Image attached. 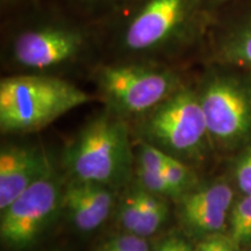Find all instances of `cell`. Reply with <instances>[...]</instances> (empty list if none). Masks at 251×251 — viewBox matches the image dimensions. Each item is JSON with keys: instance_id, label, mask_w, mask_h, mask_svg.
<instances>
[{"instance_id": "9c48e42d", "label": "cell", "mask_w": 251, "mask_h": 251, "mask_svg": "<svg viewBox=\"0 0 251 251\" xmlns=\"http://www.w3.org/2000/svg\"><path fill=\"white\" fill-rule=\"evenodd\" d=\"M233 203L234 192L228 184H208L179 198L178 216L191 233L216 234L225 229Z\"/></svg>"}, {"instance_id": "ffe728a7", "label": "cell", "mask_w": 251, "mask_h": 251, "mask_svg": "<svg viewBox=\"0 0 251 251\" xmlns=\"http://www.w3.org/2000/svg\"><path fill=\"white\" fill-rule=\"evenodd\" d=\"M79 7L87 12H102V13H124L140 0H72Z\"/></svg>"}, {"instance_id": "7a4b0ae2", "label": "cell", "mask_w": 251, "mask_h": 251, "mask_svg": "<svg viewBox=\"0 0 251 251\" xmlns=\"http://www.w3.org/2000/svg\"><path fill=\"white\" fill-rule=\"evenodd\" d=\"M91 100L85 91L54 75L4 77L0 80V129L4 134L42 129Z\"/></svg>"}, {"instance_id": "484cf974", "label": "cell", "mask_w": 251, "mask_h": 251, "mask_svg": "<svg viewBox=\"0 0 251 251\" xmlns=\"http://www.w3.org/2000/svg\"><path fill=\"white\" fill-rule=\"evenodd\" d=\"M177 251H197L191 247L190 243H187L186 241L177 238Z\"/></svg>"}, {"instance_id": "8fae6325", "label": "cell", "mask_w": 251, "mask_h": 251, "mask_svg": "<svg viewBox=\"0 0 251 251\" xmlns=\"http://www.w3.org/2000/svg\"><path fill=\"white\" fill-rule=\"evenodd\" d=\"M213 30V63L251 72V5L227 17L215 19Z\"/></svg>"}, {"instance_id": "30bf717a", "label": "cell", "mask_w": 251, "mask_h": 251, "mask_svg": "<svg viewBox=\"0 0 251 251\" xmlns=\"http://www.w3.org/2000/svg\"><path fill=\"white\" fill-rule=\"evenodd\" d=\"M50 172H52L51 162L39 147L2 148L0 151V211Z\"/></svg>"}, {"instance_id": "7c38bea8", "label": "cell", "mask_w": 251, "mask_h": 251, "mask_svg": "<svg viewBox=\"0 0 251 251\" xmlns=\"http://www.w3.org/2000/svg\"><path fill=\"white\" fill-rule=\"evenodd\" d=\"M62 207L75 227L80 231H92L108 218L113 192L105 185L72 179L63 191Z\"/></svg>"}, {"instance_id": "5b68a950", "label": "cell", "mask_w": 251, "mask_h": 251, "mask_svg": "<svg viewBox=\"0 0 251 251\" xmlns=\"http://www.w3.org/2000/svg\"><path fill=\"white\" fill-rule=\"evenodd\" d=\"M94 81L108 111L122 118L148 114L184 85L174 69L143 59L100 65Z\"/></svg>"}, {"instance_id": "4316f807", "label": "cell", "mask_w": 251, "mask_h": 251, "mask_svg": "<svg viewBox=\"0 0 251 251\" xmlns=\"http://www.w3.org/2000/svg\"><path fill=\"white\" fill-rule=\"evenodd\" d=\"M197 251H214V248H213L211 242V238H207L206 241L200 243V246L198 247Z\"/></svg>"}, {"instance_id": "5bb4252c", "label": "cell", "mask_w": 251, "mask_h": 251, "mask_svg": "<svg viewBox=\"0 0 251 251\" xmlns=\"http://www.w3.org/2000/svg\"><path fill=\"white\" fill-rule=\"evenodd\" d=\"M229 237L235 244L251 241V196H244L233 203L229 213Z\"/></svg>"}, {"instance_id": "44dd1931", "label": "cell", "mask_w": 251, "mask_h": 251, "mask_svg": "<svg viewBox=\"0 0 251 251\" xmlns=\"http://www.w3.org/2000/svg\"><path fill=\"white\" fill-rule=\"evenodd\" d=\"M235 179L244 196H251V147H249L235 165Z\"/></svg>"}, {"instance_id": "3957f363", "label": "cell", "mask_w": 251, "mask_h": 251, "mask_svg": "<svg viewBox=\"0 0 251 251\" xmlns=\"http://www.w3.org/2000/svg\"><path fill=\"white\" fill-rule=\"evenodd\" d=\"M64 164L72 179L108 187L121 185L131 168L127 125L108 109L84 126L64 152Z\"/></svg>"}, {"instance_id": "8992f818", "label": "cell", "mask_w": 251, "mask_h": 251, "mask_svg": "<svg viewBox=\"0 0 251 251\" xmlns=\"http://www.w3.org/2000/svg\"><path fill=\"white\" fill-rule=\"evenodd\" d=\"M83 25L61 18H39L12 33L7 55L25 74H47L78 61L90 47Z\"/></svg>"}, {"instance_id": "52a82bcc", "label": "cell", "mask_w": 251, "mask_h": 251, "mask_svg": "<svg viewBox=\"0 0 251 251\" xmlns=\"http://www.w3.org/2000/svg\"><path fill=\"white\" fill-rule=\"evenodd\" d=\"M143 134L149 143L177 158L199 156L208 136L197 87L184 85L146 114Z\"/></svg>"}, {"instance_id": "cb8c5ba5", "label": "cell", "mask_w": 251, "mask_h": 251, "mask_svg": "<svg viewBox=\"0 0 251 251\" xmlns=\"http://www.w3.org/2000/svg\"><path fill=\"white\" fill-rule=\"evenodd\" d=\"M176 244H177V238H168L163 241L155 251H176Z\"/></svg>"}, {"instance_id": "ba28073f", "label": "cell", "mask_w": 251, "mask_h": 251, "mask_svg": "<svg viewBox=\"0 0 251 251\" xmlns=\"http://www.w3.org/2000/svg\"><path fill=\"white\" fill-rule=\"evenodd\" d=\"M63 191L54 172L30 185L1 211L2 242L14 249H24L35 242L62 206Z\"/></svg>"}, {"instance_id": "9a60e30c", "label": "cell", "mask_w": 251, "mask_h": 251, "mask_svg": "<svg viewBox=\"0 0 251 251\" xmlns=\"http://www.w3.org/2000/svg\"><path fill=\"white\" fill-rule=\"evenodd\" d=\"M163 174L166 179L170 181L172 186L177 188L181 194H185L192 190L193 185L196 183V176H194L192 169L186 163L171 155L168 156L165 170Z\"/></svg>"}, {"instance_id": "277c9868", "label": "cell", "mask_w": 251, "mask_h": 251, "mask_svg": "<svg viewBox=\"0 0 251 251\" xmlns=\"http://www.w3.org/2000/svg\"><path fill=\"white\" fill-rule=\"evenodd\" d=\"M208 136L225 149L251 140V72L213 63L197 86Z\"/></svg>"}, {"instance_id": "6da1fadb", "label": "cell", "mask_w": 251, "mask_h": 251, "mask_svg": "<svg viewBox=\"0 0 251 251\" xmlns=\"http://www.w3.org/2000/svg\"><path fill=\"white\" fill-rule=\"evenodd\" d=\"M124 13L117 47L133 59L153 62L193 46L218 17L203 0H140Z\"/></svg>"}, {"instance_id": "d6986e66", "label": "cell", "mask_w": 251, "mask_h": 251, "mask_svg": "<svg viewBox=\"0 0 251 251\" xmlns=\"http://www.w3.org/2000/svg\"><path fill=\"white\" fill-rule=\"evenodd\" d=\"M98 251H149V246L146 237L129 233L106 241Z\"/></svg>"}, {"instance_id": "d4e9b609", "label": "cell", "mask_w": 251, "mask_h": 251, "mask_svg": "<svg viewBox=\"0 0 251 251\" xmlns=\"http://www.w3.org/2000/svg\"><path fill=\"white\" fill-rule=\"evenodd\" d=\"M35 0H0V4H1V8H8V7H14L18 5H24L28 4V2H33Z\"/></svg>"}, {"instance_id": "4fadbf2b", "label": "cell", "mask_w": 251, "mask_h": 251, "mask_svg": "<svg viewBox=\"0 0 251 251\" xmlns=\"http://www.w3.org/2000/svg\"><path fill=\"white\" fill-rule=\"evenodd\" d=\"M139 188L141 206H142V218H141V224L136 235L149 237L150 235L155 234L168 219L169 207L162 199V197L147 192L140 186Z\"/></svg>"}, {"instance_id": "7402d4cb", "label": "cell", "mask_w": 251, "mask_h": 251, "mask_svg": "<svg viewBox=\"0 0 251 251\" xmlns=\"http://www.w3.org/2000/svg\"><path fill=\"white\" fill-rule=\"evenodd\" d=\"M212 246L214 251H237V244H235L230 237L213 236L211 237Z\"/></svg>"}, {"instance_id": "2e32d148", "label": "cell", "mask_w": 251, "mask_h": 251, "mask_svg": "<svg viewBox=\"0 0 251 251\" xmlns=\"http://www.w3.org/2000/svg\"><path fill=\"white\" fill-rule=\"evenodd\" d=\"M137 178H139V186L147 192L155 194L158 197H171L179 198L183 196L177 188L172 186L170 181L165 178L163 172H155L144 170L139 168L137 170Z\"/></svg>"}, {"instance_id": "603a6c76", "label": "cell", "mask_w": 251, "mask_h": 251, "mask_svg": "<svg viewBox=\"0 0 251 251\" xmlns=\"http://www.w3.org/2000/svg\"><path fill=\"white\" fill-rule=\"evenodd\" d=\"M203 1H205L207 7L211 9L213 13L218 15L220 8L227 6L229 2H231L233 0H203Z\"/></svg>"}, {"instance_id": "e0dca14e", "label": "cell", "mask_w": 251, "mask_h": 251, "mask_svg": "<svg viewBox=\"0 0 251 251\" xmlns=\"http://www.w3.org/2000/svg\"><path fill=\"white\" fill-rule=\"evenodd\" d=\"M141 218H142V206H141L140 188H135L125 198L120 205L119 220L120 224L128 233H137L140 227Z\"/></svg>"}, {"instance_id": "ac0fdd59", "label": "cell", "mask_w": 251, "mask_h": 251, "mask_svg": "<svg viewBox=\"0 0 251 251\" xmlns=\"http://www.w3.org/2000/svg\"><path fill=\"white\" fill-rule=\"evenodd\" d=\"M168 156V152L157 148L153 144L143 142L139 150V168L149 171L164 172Z\"/></svg>"}]
</instances>
